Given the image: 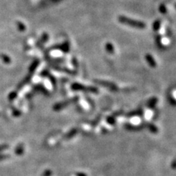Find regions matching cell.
Segmentation results:
<instances>
[{"mask_svg": "<svg viewBox=\"0 0 176 176\" xmlns=\"http://www.w3.org/2000/svg\"><path fill=\"white\" fill-rule=\"evenodd\" d=\"M118 21L123 24H126V25L132 26V27H136L139 29H144L145 28V24L144 22H139V21L134 20V19H131L127 17L120 16L118 17Z\"/></svg>", "mask_w": 176, "mask_h": 176, "instance_id": "obj_1", "label": "cell"}, {"mask_svg": "<svg viewBox=\"0 0 176 176\" xmlns=\"http://www.w3.org/2000/svg\"><path fill=\"white\" fill-rule=\"evenodd\" d=\"M161 26V22L159 20H156V22L154 23L153 24V29L155 30V31H158L159 30Z\"/></svg>", "mask_w": 176, "mask_h": 176, "instance_id": "obj_2", "label": "cell"}, {"mask_svg": "<svg viewBox=\"0 0 176 176\" xmlns=\"http://www.w3.org/2000/svg\"><path fill=\"white\" fill-rule=\"evenodd\" d=\"M146 59H147V60L148 61L149 63L151 65V66H155V65H156V62H155V61L154 60V59L151 57L150 55H147L146 56Z\"/></svg>", "mask_w": 176, "mask_h": 176, "instance_id": "obj_3", "label": "cell"}, {"mask_svg": "<svg viewBox=\"0 0 176 176\" xmlns=\"http://www.w3.org/2000/svg\"><path fill=\"white\" fill-rule=\"evenodd\" d=\"M158 9H159V11L162 14H166V13H167V8H166L165 5H161Z\"/></svg>", "mask_w": 176, "mask_h": 176, "instance_id": "obj_4", "label": "cell"}, {"mask_svg": "<svg viewBox=\"0 0 176 176\" xmlns=\"http://www.w3.org/2000/svg\"><path fill=\"white\" fill-rule=\"evenodd\" d=\"M106 50L108 51H110V52L112 53L114 51L113 46H112L111 43H107L106 46Z\"/></svg>", "mask_w": 176, "mask_h": 176, "instance_id": "obj_5", "label": "cell"}]
</instances>
